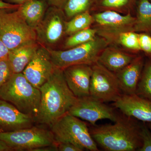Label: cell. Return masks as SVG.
I'll return each instance as SVG.
<instances>
[{
	"mask_svg": "<svg viewBox=\"0 0 151 151\" xmlns=\"http://www.w3.org/2000/svg\"><path fill=\"white\" fill-rule=\"evenodd\" d=\"M55 68L47 48L41 45L22 73L33 86L39 89L48 80Z\"/></svg>",
	"mask_w": 151,
	"mask_h": 151,
	"instance_id": "7c38bea8",
	"label": "cell"
},
{
	"mask_svg": "<svg viewBox=\"0 0 151 151\" xmlns=\"http://www.w3.org/2000/svg\"><path fill=\"white\" fill-rule=\"evenodd\" d=\"M20 6V5L12 4L0 0V10L14 9H18Z\"/></svg>",
	"mask_w": 151,
	"mask_h": 151,
	"instance_id": "d6a6232c",
	"label": "cell"
},
{
	"mask_svg": "<svg viewBox=\"0 0 151 151\" xmlns=\"http://www.w3.org/2000/svg\"><path fill=\"white\" fill-rule=\"evenodd\" d=\"M147 124V125L148 127H149V129H150V130L151 132V122H150V123H146Z\"/></svg>",
	"mask_w": 151,
	"mask_h": 151,
	"instance_id": "d590c367",
	"label": "cell"
},
{
	"mask_svg": "<svg viewBox=\"0 0 151 151\" xmlns=\"http://www.w3.org/2000/svg\"><path fill=\"white\" fill-rule=\"evenodd\" d=\"M40 104L34 120L35 123L50 127L65 115L75 103L77 97L68 86L63 70L55 68L48 80L39 89Z\"/></svg>",
	"mask_w": 151,
	"mask_h": 151,
	"instance_id": "6da1fadb",
	"label": "cell"
},
{
	"mask_svg": "<svg viewBox=\"0 0 151 151\" xmlns=\"http://www.w3.org/2000/svg\"><path fill=\"white\" fill-rule=\"evenodd\" d=\"M124 115L139 121L151 122V100L137 94H123L112 104Z\"/></svg>",
	"mask_w": 151,
	"mask_h": 151,
	"instance_id": "5bb4252c",
	"label": "cell"
},
{
	"mask_svg": "<svg viewBox=\"0 0 151 151\" xmlns=\"http://www.w3.org/2000/svg\"><path fill=\"white\" fill-rule=\"evenodd\" d=\"M0 99L34 118L39 108L41 92L30 83L23 73H14L1 87Z\"/></svg>",
	"mask_w": 151,
	"mask_h": 151,
	"instance_id": "3957f363",
	"label": "cell"
},
{
	"mask_svg": "<svg viewBox=\"0 0 151 151\" xmlns=\"http://www.w3.org/2000/svg\"><path fill=\"white\" fill-rule=\"evenodd\" d=\"M18 9L30 27L35 29L43 19L46 6L40 0H30L20 5Z\"/></svg>",
	"mask_w": 151,
	"mask_h": 151,
	"instance_id": "d6986e66",
	"label": "cell"
},
{
	"mask_svg": "<svg viewBox=\"0 0 151 151\" xmlns=\"http://www.w3.org/2000/svg\"><path fill=\"white\" fill-rule=\"evenodd\" d=\"M34 123L33 116L22 113L12 104L0 99V132L29 128Z\"/></svg>",
	"mask_w": 151,
	"mask_h": 151,
	"instance_id": "9a60e30c",
	"label": "cell"
},
{
	"mask_svg": "<svg viewBox=\"0 0 151 151\" xmlns=\"http://www.w3.org/2000/svg\"><path fill=\"white\" fill-rule=\"evenodd\" d=\"M138 96L151 100V59L145 63L136 93Z\"/></svg>",
	"mask_w": 151,
	"mask_h": 151,
	"instance_id": "7402d4cb",
	"label": "cell"
},
{
	"mask_svg": "<svg viewBox=\"0 0 151 151\" xmlns=\"http://www.w3.org/2000/svg\"><path fill=\"white\" fill-rule=\"evenodd\" d=\"M117 42L124 47L135 51L141 50L139 42V34L133 31L126 32L120 34Z\"/></svg>",
	"mask_w": 151,
	"mask_h": 151,
	"instance_id": "d4e9b609",
	"label": "cell"
},
{
	"mask_svg": "<svg viewBox=\"0 0 151 151\" xmlns=\"http://www.w3.org/2000/svg\"><path fill=\"white\" fill-rule=\"evenodd\" d=\"M141 137L142 146L138 151H151V132L145 122H142Z\"/></svg>",
	"mask_w": 151,
	"mask_h": 151,
	"instance_id": "484cf974",
	"label": "cell"
},
{
	"mask_svg": "<svg viewBox=\"0 0 151 151\" xmlns=\"http://www.w3.org/2000/svg\"><path fill=\"white\" fill-rule=\"evenodd\" d=\"M92 66L90 95L105 103L116 102L124 94L116 74L97 61Z\"/></svg>",
	"mask_w": 151,
	"mask_h": 151,
	"instance_id": "ba28073f",
	"label": "cell"
},
{
	"mask_svg": "<svg viewBox=\"0 0 151 151\" xmlns=\"http://www.w3.org/2000/svg\"><path fill=\"white\" fill-rule=\"evenodd\" d=\"M52 7L62 9L64 8L67 0H45Z\"/></svg>",
	"mask_w": 151,
	"mask_h": 151,
	"instance_id": "1f68e13d",
	"label": "cell"
},
{
	"mask_svg": "<svg viewBox=\"0 0 151 151\" xmlns=\"http://www.w3.org/2000/svg\"><path fill=\"white\" fill-rule=\"evenodd\" d=\"M99 29L97 33L110 42L117 40L119 35L126 32H134L136 18L129 13L123 15L114 11H106L93 16Z\"/></svg>",
	"mask_w": 151,
	"mask_h": 151,
	"instance_id": "9c48e42d",
	"label": "cell"
},
{
	"mask_svg": "<svg viewBox=\"0 0 151 151\" xmlns=\"http://www.w3.org/2000/svg\"><path fill=\"white\" fill-rule=\"evenodd\" d=\"M136 57L115 47L107 46L100 53L97 62L115 73L129 65Z\"/></svg>",
	"mask_w": 151,
	"mask_h": 151,
	"instance_id": "e0dca14e",
	"label": "cell"
},
{
	"mask_svg": "<svg viewBox=\"0 0 151 151\" xmlns=\"http://www.w3.org/2000/svg\"><path fill=\"white\" fill-rule=\"evenodd\" d=\"M141 50L147 55L151 59V35L145 33L139 34Z\"/></svg>",
	"mask_w": 151,
	"mask_h": 151,
	"instance_id": "83f0119b",
	"label": "cell"
},
{
	"mask_svg": "<svg viewBox=\"0 0 151 151\" xmlns=\"http://www.w3.org/2000/svg\"><path fill=\"white\" fill-rule=\"evenodd\" d=\"M109 42L105 38L96 36L93 40L65 50H57L47 47L55 67L63 69L77 64L92 65L97 62Z\"/></svg>",
	"mask_w": 151,
	"mask_h": 151,
	"instance_id": "5b68a950",
	"label": "cell"
},
{
	"mask_svg": "<svg viewBox=\"0 0 151 151\" xmlns=\"http://www.w3.org/2000/svg\"><path fill=\"white\" fill-rule=\"evenodd\" d=\"M142 123L123 114L114 124L92 126L90 134L97 144L108 151H138L142 146Z\"/></svg>",
	"mask_w": 151,
	"mask_h": 151,
	"instance_id": "7a4b0ae2",
	"label": "cell"
},
{
	"mask_svg": "<svg viewBox=\"0 0 151 151\" xmlns=\"http://www.w3.org/2000/svg\"><path fill=\"white\" fill-rule=\"evenodd\" d=\"M14 73L8 58L0 60V89Z\"/></svg>",
	"mask_w": 151,
	"mask_h": 151,
	"instance_id": "4316f807",
	"label": "cell"
},
{
	"mask_svg": "<svg viewBox=\"0 0 151 151\" xmlns=\"http://www.w3.org/2000/svg\"><path fill=\"white\" fill-rule=\"evenodd\" d=\"M131 0H103L101 5L104 7L111 9H119L128 4Z\"/></svg>",
	"mask_w": 151,
	"mask_h": 151,
	"instance_id": "f1b7e54d",
	"label": "cell"
},
{
	"mask_svg": "<svg viewBox=\"0 0 151 151\" xmlns=\"http://www.w3.org/2000/svg\"><path fill=\"white\" fill-rule=\"evenodd\" d=\"M61 9H49L43 19L35 29L37 41L45 47L57 43L65 32V22Z\"/></svg>",
	"mask_w": 151,
	"mask_h": 151,
	"instance_id": "8fae6325",
	"label": "cell"
},
{
	"mask_svg": "<svg viewBox=\"0 0 151 151\" xmlns=\"http://www.w3.org/2000/svg\"><path fill=\"white\" fill-rule=\"evenodd\" d=\"M50 127L56 144L70 143L83 151H99L87 124L76 116L67 113Z\"/></svg>",
	"mask_w": 151,
	"mask_h": 151,
	"instance_id": "277c9868",
	"label": "cell"
},
{
	"mask_svg": "<svg viewBox=\"0 0 151 151\" xmlns=\"http://www.w3.org/2000/svg\"><path fill=\"white\" fill-rule=\"evenodd\" d=\"M97 30L94 29L88 28L73 34L65 41V46L70 48L93 40L96 36Z\"/></svg>",
	"mask_w": 151,
	"mask_h": 151,
	"instance_id": "603a6c76",
	"label": "cell"
},
{
	"mask_svg": "<svg viewBox=\"0 0 151 151\" xmlns=\"http://www.w3.org/2000/svg\"><path fill=\"white\" fill-rule=\"evenodd\" d=\"M68 113L89 122L92 126L103 119L115 122L119 116L113 108L91 95L77 98Z\"/></svg>",
	"mask_w": 151,
	"mask_h": 151,
	"instance_id": "30bf717a",
	"label": "cell"
},
{
	"mask_svg": "<svg viewBox=\"0 0 151 151\" xmlns=\"http://www.w3.org/2000/svg\"><path fill=\"white\" fill-rule=\"evenodd\" d=\"M145 63L142 57L137 56L129 65L115 73L124 94H135Z\"/></svg>",
	"mask_w": 151,
	"mask_h": 151,
	"instance_id": "2e32d148",
	"label": "cell"
},
{
	"mask_svg": "<svg viewBox=\"0 0 151 151\" xmlns=\"http://www.w3.org/2000/svg\"><path fill=\"white\" fill-rule=\"evenodd\" d=\"M94 22L93 16L88 11L76 15L68 22H65V33L71 35L82 30L89 28Z\"/></svg>",
	"mask_w": 151,
	"mask_h": 151,
	"instance_id": "44dd1931",
	"label": "cell"
},
{
	"mask_svg": "<svg viewBox=\"0 0 151 151\" xmlns=\"http://www.w3.org/2000/svg\"><path fill=\"white\" fill-rule=\"evenodd\" d=\"M57 144V148L59 151H83L82 149L71 143H60Z\"/></svg>",
	"mask_w": 151,
	"mask_h": 151,
	"instance_id": "f546056e",
	"label": "cell"
},
{
	"mask_svg": "<svg viewBox=\"0 0 151 151\" xmlns=\"http://www.w3.org/2000/svg\"><path fill=\"white\" fill-rule=\"evenodd\" d=\"M134 32L145 33L151 35V1L139 0L137 6Z\"/></svg>",
	"mask_w": 151,
	"mask_h": 151,
	"instance_id": "ffe728a7",
	"label": "cell"
},
{
	"mask_svg": "<svg viewBox=\"0 0 151 151\" xmlns=\"http://www.w3.org/2000/svg\"><path fill=\"white\" fill-rule=\"evenodd\" d=\"M0 140L13 151H33L56 144L51 130L36 127L9 132H0Z\"/></svg>",
	"mask_w": 151,
	"mask_h": 151,
	"instance_id": "52a82bcc",
	"label": "cell"
},
{
	"mask_svg": "<svg viewBox=\"0 0 151 151\" xmlns=\"http://www.w3.org/2000/svg\"><path fill=\"white\" fill-rule=\"evenodd\" d=\"M63 70L68 86L76 97L80 98L90 95L92 65L77 64L68 66Z\"/></svg>",
	"mask_w": 151,
	"mask_h": 151,
	"instance_id": "4fadbf2b",
	"label": "cell"
},
{
	"mask_svg": "<svg viewBox=\"0 0 151 151\" xmlns=\"http://www.w3.org/2000/svg\"><path fill=\"white\" fill-rule=\"evenodd\" d=\"M37 42L22 45L11 50L8 59L14 73H22L38 48Z\"/></svg>",
	"mask_w": 151,
	"mask_h": 151,
	"instance_id": "ac0fdd59",
	"label": "cell"
},
{
	"mask_svg": "<svg viewBox=\"0 0 151 151\" xmlns=\"http://www.w3.org/2000/svg\"><path fill=\"white\" fill-rule=\"evenodd\" d=\"M91 1V0H67L64 6L66 16L72 18L87 11Z\"/></svg>",
	"mask_w": 151,
	"mask_h": 151,
	"instance_id": "cb8c5ba5",
	"label": "cell"
},
{
	"mask_svg": "<svg viewBox=\"0 0 151 151\" xmlns=\"http://www.w3.org/2000/svg\"><path fill=\"white\" fill-rule=\"evenodd\" d=\"M150 1H151V0H150Z\"/></svg>",
	"mask_w": 151,
	"mask_h": 151,
	"instance_id": "8d00e7d4",
	"label": "cell"
},
{
	"mask_svg": "<svg viewBox=\"0 0 151 151\" xmlns=\"http://www.w3.org/2000/svg\"><path fill=\"white\" fill-rule=\"evenodd\" d=\"M9 1L15 3L17 4L21 5L30 0H8Z\"/></svg>",
	"mask_w": 151,
	"mask_h": 151,
	"instance_id": "e575fe53",
	"label": "cell"
},
{
	"mask_svg": "<svg viewBox=\"0 0 151 151\" xmlns=\"http://www.w3.org/2000/svg\"><path fill=\"white\" fill-rule=\"evenodd\" d=\"M0 10V38L10 50L37 42L35 29L26 22L18 9L12 12Z\"/></svg>",
	"mask_w": 151,
	"mask_h": 151,
	"instance_id": "8992f818",
	"label": "cell"
},
{
	"mask_svg": "<svg viewBox=\"0 0 151 151\" xmlns=\"http://www.w3.org/2000/svg\"><path fill=\"white\" fill-rule=\"evenodd\" d=\"M9 51L0 38V60L8 58Z\"/></svg>",
	"mask_w": 151,
	"mask_h": 151,
	"instance_id": "4dcf8cb0",
	"label": "cell"
},
{
	"mask_svg": "<svg viewBox=\"0 0 151 151\" xmlns=\"http://www.w3.org/2000/svg\"><path fill=\"white\" fill-rule=\"evenodd\" d=\"M12 150L6 143L0 140V151H10Z\"/></svg>",
	"mask_w": 151,
	"mask_h": 151,
	"instance_id": "836d02e7",
	"label": "cell"
}]
</instances>
